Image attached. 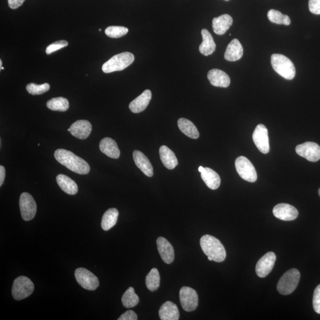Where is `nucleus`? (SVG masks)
<instances>
[{
	"label": "nucleus",
	"mask_w": 320,
	"mask_h": 320,
	"mask_svg": "<svg viewBox=\"0 0 320 320\" xmlns=\"http://www.w3.org/2000/svg\"><path fill=\"white\" fill-rule=\"evenodd\" d=\"M118 216L119 212L116 208H110L106 211L103 215L102 223H101L102 229L104 231H108L115 226Z\"/></svg>",
	"instance_id": "c85d7f7f"
},
{
	"label": "nucleus",
	"mask_w": 320,
	"mask_h": 320,
	"mask_svg": "<svg viewBox=\"0 0 320 320\" xmlns=\"http://www.w3.org/2000/svg\"><path fill=\"white\" fill-rule=\"evenodd\" d=\"M156 245L160 256L167 264H171L175 259V251L172 245L165 238L159 237L156 240Z\"/></svg>",
	"instance_id": "dca6fc26"
},
{
	"label": "nucleus",
	"mask_w": 320,
	"mask_h": 320,
	"mask_svg": "<svg viewBox=\"0 0 320 320\" xmlns=\"http://www.w3.org/2000/svg\"><path fill=\"white\" fill-rule=\"evenodd\" d=\"M243 55V48L239 41L237 39H233L228 45L226 51L225 52L224 58L228 61H237Z\"/></svg>",
	"instance_id": "aec40b11"
},
{
	"label": "nucleus",
	"mask_w": 320,
	"mask_h": 320,
	"mask_svg": "<svg viewBox=\"0 0 320 320\" xmlns=\"http://www.w3.org/2000/svg\"><path fill=\"white\" fill-rule=\"evenodd\" d=\"M233 20L230 15H223L215 18L212 21V28L215 34L223 35L233 25Z\"/></svg>",
	"instance_id": "412c9836"
},
{
	"label": "nucleus",
	"mask_w": 320,
	"mask_h": 320,
	"mask_svg": "<svg viewBox=\"0 0 320 320\" xmlns=\"http://www.w3.org/2000/svg\"><path fill=\"white\" fill-rule=\"evenodd\" d=\"M128 32V29L123 26H112L107 28L105 34L107 37L112 38H119L123 37Z\"/></svg>",
	"instance_id": "72a5a7b5"
},
{
	"label": "nucleus",
	"mask_w": 320,
	"mask_h": 320,
	"mask_svg": "<svg viewBox=\"0 0 320 320\" xmlns=\"http://www.w3.org/2000/svg\"><path fill=\"white\" fill-rule=\"evenodd\" d=\"M25 0H8L9 6L12 9H16L21 7Z\"/></svg>",
	"instance_id": "ea45409f"
},
{
	"label": "nucleus",
	"mask_w": 320,
	"mask_h": 320,
	"mask_svg": "<svg viewBox=\"0 0 320 320\" xmlns=\"http://www.w3.org/2000/svg\"><path fill=\"white\" fill-rule=\"evenodd\" d=\"M179 128L185 135L192 139H197L199 136L197 127L191 120L185 118H181L178 122Z\"/></svg>",
	"instance_id": "cd10ccee"
},
{
	"label": "nucleus",
	"mask_w": 320,
	"mask_h": 320,
	"mask_svg": "<svg viewBox=\"0 0 320 320\" xmlns=\"http://www.w3.org/2000/svg\"><path fill=\"white\" fill-rule=\"evenodd\" d=\"M133 158L135 165L141 170L143 174L151 178L154 175L153 168L151 163L146 156L141 151L135 150L133 152Z\"/></svg>",
	"instance_id": "6ab92c4d"
},
{
	"label": "nucleus",
	"mask_w": 320,
	"mask_h": 320,
	"mask_svg": "<svg viewBox=\"0 0 320 320\" xmlns=\"http://www.w3.org/2000/svg\"><path fill=\"white\" fill-rule=\"evenodd\" d=\"M201 175L206 185L212 190H216L220 187L221 178L218 173L213 170L208 168H204Z\"/></svg>",
	"instance_id": "393cba45"
},
{
	"label": "nucleus",
	"mask_w": 320,
	"mask_h": 320,
	"mask_svg": "<svg viewBox=\"0 0 320 320\" xmlns=\"http://www.w3.org/2000/svg\"><path fill=\"white\" fill-rule=\"evenodd\" d=\"M99 148L103 154L109 157L117 159L120 156V150L116 141L110 138H104L100 142Z\"/></svg>",
	"instance_id": "5701e85b"
},
{
	"label": "nucleus",
	"mask_w": 320,
	"mask_h": 320,
	"mask_svg": "<svg viewBox=\"0 0 320 320\" xmlns=\"http://www.w3.org/2000/svg\"><path fill=\"white\" fill-rule=\"evenodd\" d=\"M271 64L273 70L286 80L294 78L296 70L292 62L282 54H273L271 57Z\"/></svg>",
	"instance_id": "7ed1b4c3"
},
{
	"label": "nucleus",
	"mask_w": 320,
	"mask_h": 320,
	"mask_svg": "<svg viewBox=\"0 0 320 320\" xmlns=\"http://www.w3.org/2000/svg\"><path fill=\"white\" fill-rule=\"evenodd\" d=\"M253 140L258 149L263 154L270 151L268 130L262 124L258 125L253 133Z\"/></svg>",
	"instance_id": "f8f14e48"
},
{
	"label": "nucleus",
	"mask_w": 320,
	"mask_h": 320,
	"mask_svg": "<svg viewBox=\"0 0 320 320\" xmlns=\"http://www.w3.org/2000/svg\"><path fill=\"white\" fill-rule=\"evenodd\" d=\"M201 33L203 42L199 46V50L202 55L208 56V55L213 54L216 50V44H215L210 32L207 29H203Z\"/></svg>",
	"instance_id": "b1692460"
},
{
	"label": "nucleus",
	"mask_w": 320,
	"mask_h": 320,
	"mask_svg": "<svg viewBox=\"0 0 320 320\" xmlns=\"http://www.w3.org/2000/svg\"><path fill=\"white\" fill-rule=\"evenodd\" d=\"M2 61L0 60V66H1V70L5 69V68L2 67Z\"/></svg>",
	"instance_id": "37998d69"
},
{
	"label": "nucleus",
	"mask_w": 320,
	"mask_h": 320,
	"mask_svg": "<svg viewBox=\"0 0 320 320\" xmlns=\"http://www.w3.org/2000/svg\"><path fill=\"white\" fill-rule=\"evenodd\" d=\"M267 17L271 22L277 25H284L289 26L290 24V19L288 16L282 14L281 12L270 10L267 13Z\"/></svg>",
	"instance_id": "473e14b6"
},
{
	"label": "nucleus",
	"mask_w": 320,
	"mask_h": 320,
	"mask_svg": "<svg viewBox=\"0 0 320 320\" xmlns=\"http://www.w3.org/2000/svg\"><path fill=\"white\" fill-rule=\"evenodd\" d=\"M56 180L58 186L66 194L74 195L78 192V188L76 183L67 176L59 175L57 176Z\"/></svg>",
	"instance_id": "bb28decb"
},
{
	"label": "nucleus",
	"mask_w": 320,
	"mask_h": 320,
	"mask_svg": "<svg viewBox=\"0 0 320 320\" xmlns=\"http://www.w3.org/2000/svg\"><path fill=\"white\" fill-rule=\"evenodd\" d=\"M300 273L296 269L287 271L279 280L277 285V291L283 295L291 294L298 285Z\"/></svg>",
	"instance_id": "39448f33"
},
{
	"label": "nucleus",
	"mask_w": 320,
	"mask_h": 320,
	"mask_svg": "<svg viewBox=\"0 0 320 320\" xmlns=\"http://www.w3.org/2000/svg\"><path fill=\"white\" fill-rule=\"evenodd\" d=\"M160 158L163 165L169 170L174 169L178 165V160L175 153L165 145H163L159 150Z\"/></svg>",
	"instance_id": "a878e982"
},
{
	"label": "nucleus",
	"mask_w": 320,
	"mask_h": 320,
	"mask_svg": "<svg viewBox=\"0 0 320 320\" xmlns=\"http://www.w3.org/2000/svg\"><path fill=\"white\" fill-rule=\"evenodd\" d=\"M75 277L79 285L85 289L96 290L99 286V280L90 271L83 267L75 271Z\"/></svg>",
	"instance_id": "1a4fd4ad"
},
{
	"label": "nucleus",
	"mask_w": 320,
	"mask_h": 320,
	"mask_svg": "<svg viewBox=\"0 0 320 320\" xmlns=\"http://www.w3.org/2000/svg\"><path fill=\"white\" fill-rule=\"evenodd\" d=\"M159 316L162 320H178L180 313L178 306L171 301H167L159 309Z\"/></svg>",
	"instance_id": "4be33fe9"
},
{
	"label": "nucleus",
	"mask_w": 320,
	"mask_h": 320,
	"mask_svg": "<svg viewBox=\"0 0 320 320\" xmlns=\"http://www.w3.org/2000/svg\"><path fill=\"white\" fill-rule=\"evenodd\" d=\"M200 244L202 251L208 256L209 260L223 262L226 258V251L218 238L210 235H205L201 238Z\"/></svg>",
	"instance_id": "f03ea898"
},
{
	"label": "nucleus",
	"mask_w": 320,
	"mask_h": 320,
	"mask_svg": "<svg viewBox=\"0 0 320 320\" xmlns=\"http://www.w3.org/2000/svg\"><path fill=\"white\" fill-rule=\"evenodd\" d=\"M6 178V169L4 166H0V186H2L4 183Z\"/></svg>",
	"instance_id": "a19ab883"
},
{
	"label": "nucleus",
	"mask_w": 320,
	"mask_h": 320,
	"mask_svg": "<svg viewBox=\"0 0 320 320\" xmlns=\"http://www.w3.org/2000/svg\"><path fill=\"white\" fill-rule=\"evenodd\" d=\"M273 214L276 218L285 221L295 220L299 214L294 207L288 204H277L273 208Z\"/></svg>",
	"instance_id": "4468645a"
},
{
	"label": "nucleus",
	"mask_w": 320,
	"mask_h": 320,
	"mask_svg": "<svg viewBox=\"0 0 320 320\" xmlns=\"http://www.w3.org/2000/svg\"><path fill=\"white\" fill-rule=\"evenodd\" d=\"M312 303L315 311L320 314V284L314 290Z\"/></svg>",
	"instance_id": "e433bc0d"
},
{
	"label": "nucleus",
	"mask_w": 320,
	"mask_h": 320,
	"mask_svg": "<svg viewBox=\"0 0 320 320\" xmlns=\"http://www.w3.org/2000/svg\"><path fill=\"white\" fill-rule=\"evenodd\" d=\"M151 91L146 90L129 104V109L132 112L138 113L143 112L147 107L151 100Z\"/></svg>",
	"instance_id": "a211bd4d"
},
{
	"label": "nucleus",
	"mask_w": 320,
	"mask_h": 320,
	"mask_svg": "<svg viewBox=\"0 0 320 320\" xmlns=\"http://www.w3.org/2000/svg\"><path fill=\"white\" fill-rule=\"evenodd\" d=\"M309 9L313 14L320 15V0H309Z\"/></svg>",
	"instance_id": "4c0bfd02"
},
{
	"label": "nucleus",
	"mask_w": 320,
	"mask_h": 320,
	"mask_svg": "<svg viewBox=\"0 0 320 320\" xmlns=\"http://www.w3.org/2000/svg\"><path fill=\"white\" fill-rule=\"evenodd\" d=\"M68 45V42L66 41L61 40L54 42L48 46L46 50V53L50 55L55 51L61 50V49L67 47Z\"/></svg>",
	"instance_id": "c9c22d12"
},
{
	"label": "nucleus",
	"mask_w": 320,
	"mask_h": 320,
	"mask_svg": "<svg viewBox=\"0 0 320 320\" xmlns=\"http://www.w3.org/2000/svg\"><path fill=\"white\" fill-rule=\"evenodd\" d=\"M235 166L238 174L240 177L249 182L254 183L257 181V175L255 168L249 159L243 156L238 157Z\"/></svg>",
	"instance_id": "0eeeda50"
},
{
	"label": "nucleus",
	"mask_w": 320,
	"mask_h": 320,
	"mask_svg": "<svg viewBox=\"0 0 320 320\" xmlns=\"http://www.w3.org/2000/svg\"><path fill=\"white\" fill-rule=\"evenodd\" d=\"M22 217L26 221L33 220L37 211V206L32 196L28 193L22 194L19 201Z\"/></svg>",
	"instance_id": "6e6552de"
},
{
	"label": "nucleus",
	"mask_w": 320,
	"mask_h": 320,
	"mask_svg": "<svg viewBox=\"0 0 320 320\" xmlns=\"http://www.w3.org/2000/svg\"><path fill=\"white\" fill-rule=\"evenodd\" d=\"M296 152L309 162H316L320 159V146L313 142H306L296 146Z\"/></svg>",
	"instance_id": "9b49d317"
},
{
	"label": "nucleus",
	"mask_w": 320,
	"mask_h": 320,
	"mask_svg": "<svg viewBox=\"0 0 320 320\" xmlns=\"http://www.w3.org/2000/svg\"><path fill=\"white\" fill-rule=\"evenodd\" d=\"M208 78L212 86L226 88L230 86L231 80L228 75L223 71L212 69L208 72Z\"/></svg>",
	"instance_id": "f3484780"
},
{
	"label": "nucleus",
	"mask_w": 320,
	"mask_h": 320,
	"mask_svg": "<svg viewBox=\"0 0 320 320\" xmlns=\"http://www.w3.org/2000/svg\"><path fill=\"white\" fill-rule=\"evenodd\" d=\"M276 257L273 252H268L258 261L256 272L258 276L265 277L272 272L275 266Z\"/></svg>",
	"instance_id": "ddd939ff"
},
{
	"label": "nucleus",
	"mask_w": 320,
	"mask_h": 320,
	"mask_svg": "<svg viewBox=\"0 0 320 320\" xmlns=\"http://www.w3.org/2000/svg\"><path fill=\"white\" fill-rule=\"evenodd\" d=\"M118 320H136L138 319V316L136 314V313L132 311V310H128L120 316L117 319Z\"/></svg>",
	"instance_id": "58836bf2"
},
{
	"label": "nucleus",
	"mask_w": 320,
	"mask_h": 320,
	"mask_svg": "<svg viewBox=\"0 0 320 320\" xmlns=\"http://www.w3.org/2000/svg\"><path fill=\"white\" fill-rule=\"evenodd\" d=\"M146 286L148 290L151 292L156 291L159 288L160 285V276L158 270L153 268L146 275L145 279Z\"/></svg>",
	"instance_id": "2f4dec72"
},
{
	"label": "nucleus",
	"mask_w": 320,
	"mask_h": 320,
	"mask_svg": "<svg viewBox=\"0 0 320 320\" xmlns=\"http://www.w3.org/2000/svg\"><path fill=\"white\" fill-rule=\"evenodd\" d=\"M54 156L60 164L77 174L87 175L90 172V166L84 159L68 150L58 149Z\"/></svg>",
	"instance_id": "f257e3e1"
},
{
	"label": "nucleus",
	"mask_w": 320,
	"mask_h": 320,
	"mask_svg": "<svg viewBox=\"0 0 320 320\" xmlns=\"http://www.w3.org/2000/svg\"><path fill=\"white\" fill-rule=\"evenodd\" d=\"M204 168H203V167H202V166H200L199 168L198 171H199V172L202 173V172L204 171Z\"/></svg>",
	"instance_id": "79ce46f5"
},
{
	"label": "nucleus",
	"mask_w": 320,
	"mask_h": 320,
	"mask_svg": "<svg viewBox=\"0 0 320 320\" xmlns=\"http://www.w3.org/2000/svg\"><path fill=\"white\" fill-rule=\"evenodd\" d=\"M180 301L185 311H194L198 306V293L195 289L190 287H182L180 290Z\"/></svg>",
	"instance_id": "9d476101"
},
{
	"label": "nucleus",
	"mask_w": 320,
	"mask_h": 320,
	"mask_svg": "<svg viewBox=\"0 0 320 320\" xmlns=\"http://www.w3.org/2000/svg\"><path fill=\"white\" fill-rule=\"evenodd\" d=\"M225 1L228 2V1H229V0H225Z\"/></svg>",
	"instance_id": "a18cd8bd"
},
{
	"label": "nucleus",
	"mask_w": 320,
	"mask_h": 320,
	"mask_svg": "<svg viewBox=\"0 0 320 320\" xmlns=\"http://www.w3.org/2000/svg\"><path fill=\"white\" fill-rule=\"evenodd\" d=\"M48 109L59 112H65L69 109V102L64 97H56L49 100L47 103Z\"/></svg>",
	"instance_id": "c756f323"
},
{
	"label": "nucleus",
	"mask_w": 320,
	"mask_h": 320,
	"mask_svg": "<svg viewBox=\"0 0 320 320\" xmlns=\"http://www.w3.org/2000/svg\"><path fill=\"white\" fill-rule=\"evenodd\" d=\"M50 89V85L48 83L38 85L34 83H30L26 86V90L29 93L32 95H41V94L47 92Z\"/></svg>",
	"instance_id": "f704fd0d"
},
{
	"label": "nucleus",
	"mask_w": 320,
	"mask_h": 320,
	"mask_svg": "<svg viewBox=\"0 0 320 320\" xmlns=\"http://www.w3.org/2000/svg\"><path fill=\"white\" fill-rule=\"evenodd\" d=\"M318 194H319V197H320V188H319V191H318Z\"/></svg>",
	"instance_id": "c03bdc74"
},
{
	"label": "nucleus",
	"mask_w": 320,
	"mask_h": 320,
	"mask_svg": "<svg viewBox=\"0 0 320 320\" xmlns=\"http://www.w3.org/2000/svg\"><path fill=\"white\" fill-rule=\"evenodd\" d=\"M92 126L91 123L86 120H77L72 124L70 128L68 129L72 135L80 139H85L90 135Z\"/></svg>",
	"instance_id": "2eb2a0df"
},
{
	"label": "nucleus",
	"mask_w": 320,
	"mask_h": 320,
	"mask_svg": "<svg viewBox=\"0 0 320 320\" xmlns=\"http://www.w3.org/2000/svg\"><path fill=\"white\" fill-rule=\"evenodd\" d=\"M134 55L125 52L111 58L103 65L102 70L104 73L122 71L129 66L134 61Z\"/></svg>",
	"instance_id": "20e7f679"
},
{
	"label": "nucleus",
	"mask_w": 320,
	"mask_h": 320,
	"mask_svg": "<svg viewBox=\"0 0 320 320\" xmlns=\"http://www.w3.org/2000/svg\"><path fill=\"white\" fill-rule=\"evenodd\" d=\"M139 301V297L136 294L132 287L127 289L122 297V304L126 308L134 307L138 305Z\"/></svg>",
	"instance_id": "7c9ffc66"
},
{
	"label": "nucleus",
	"mask_w": 320,
	"mask_h": 320,
	"mask_svg": "<svg viewBox=\"0 0 320 320\" xmlns=\"http://www.w3.org/2000/svg\"><path fill=\"white\" fill-rule=\"evenodd\" d=\"M34 288V284L30 279L24 276H19L13 282L12 295L15 299L19 301L30 296Z\"/></svg>",
	"instance_id": "423d86ee"
}]
</instances>
